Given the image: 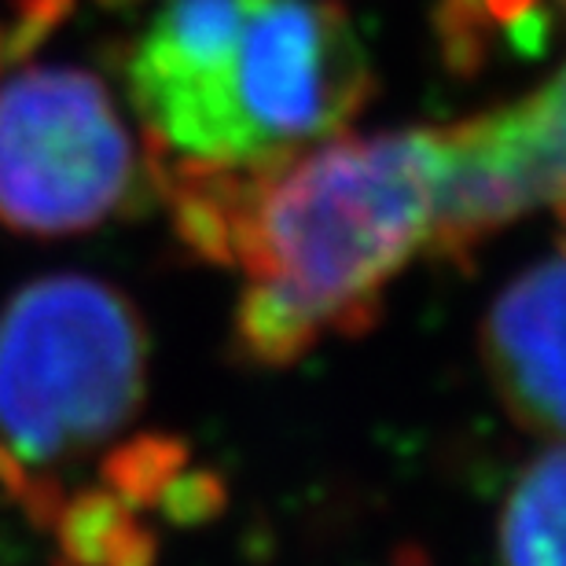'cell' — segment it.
<instances>
[{
	"label": "cell",
	"mask_w": 566,
	"mask_h": 566,
	"mask_svg": "<svg viewBox=\"0 0 566 566\" xmlns=\"http://www.w3.org/2000/svg\"><path fill=\"white\" fill-rule=\"evenodd\" d=\"M191 251L243 276L235 357L287 368L379 321L434 229L438 133L332 137L247 169L158 174Z\"/></svg>",
	"instance_id": "1"
},
{
	"label": "cell",
	"mask_w": 566,
	"mask_h": 566,
	"mask_svg": "<svg viewBox=\"0 0 566 566\" xmlns=\"http://www.w3.org/2000/svg\"><path fill=\"white\" fill-rule=\"evenodd\" d=\"M155 174L247 169L338 137L376 93L338 0H163L126 60Z\"/></svg>",
	"instance_id": "2"
},
{
	"label": "cell",
	"mask_w": 566,
	"mask_h": 566,
	"mask_svg": "<svg viewBox=\"0 0 566 566\" xmlns=\"http://www.w3.org/2000/svg\"><path fill=\"white\" fill-rule=\"evenodd\" d=\"M147 365L144 316L96 276H41L0 310V485L38 526L137 420Z\"/></svg>",
	"instance_id": "3"
},
{
	"label": "cell",
	"mask_w": 566,
	"mask_h": 566,
	"mask_svg": "<svg viewBox=\"0 0 566 566\" xmlns=\"http://www.w3.org/2000/svg\"><path fill=\"white\" fill-rule=\"evenodd\" d=\"M140 158L118 104L96 74L30 63L0 82V224L60 240L126 207Z\"/></svg>",
	"instance_id": "4"
},
{
	"label": "cell",
	"mask_w": 566,
	"mask_h": 566,
	"mask_svg": "<svg viewBox=\"0 0 566 566\" xmlns=\"http://www.w3.org/2000/svg\"><path fill=\"white\" fill-rule=\"evenodd\" d=\"M537 207L566 224V66L518 104L438 129L430 254L471 262L493 232Z\"/></svg>",
	"instance_id": "5"
},
{
	"label": "cell",
	"mask_w": 566,
	"mask_h": 566,
	"mask_svg": "<svg viewBox=\"0 0 566 566\" xmlns=\"http://www.w3.org/2000/svg\"><path fill=\"white\" fill-rule=\"evenodd\" d=\"M482 365L518 427L566 441V240L493 298Z\"/></svg>",
	"instance_id": "6"
},
{
	"label": "cell",
	"mask_w": 566,
	"mask_h": 566,
	"mask_svg": "<svg viewBox=\"0 0 566 566\" xmlns=\"http://www.w3.org/2000/svg\"><path fill=\"white\" fill-rule=\"evenodd\" d=\"M496 541L501 566H566V441L518 471Z\"/></svg>",
	"instance_id": "7"
},
{
	"label": "cell",
	"mask_w": 566,
	"mask_h": 566,
	"mask_svg": "<svg viewBox=\"0 0 566 566\" xmlns=\"http://www.w3.org/2000/svg\"><path fill=\"white\" fill-rule=\"evenodd\" d=\"M556 4H559V8H563V11H566V0H556Z\"/></svg>",
	"instance_id": "8"
}]
</instances>
